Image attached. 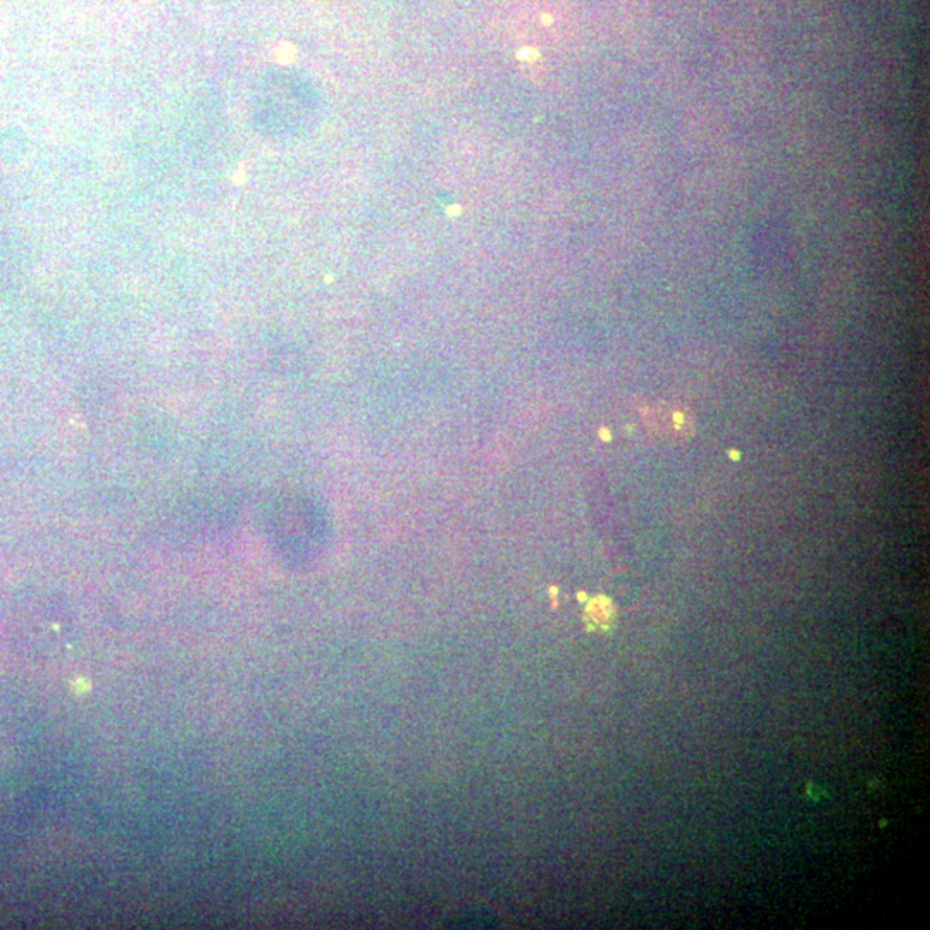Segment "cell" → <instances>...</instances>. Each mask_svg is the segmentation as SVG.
<instances>
[{
    "instance_id": "1",
    "label": "cell",
    "mask_w": 930,
    "mask_h": 930,
    "mask_svg": "<svg viewBox=\"0 0 930 930\" xmlns=\"http://www.w3.org/2000/svg\"><path fill=\"white\" fill-rule=\"evenodd\" d=\"M729 457H732V459H734V461H739V453H738V452H736V450H732V452H729Z\"/></svg>"
}]
</instances>
